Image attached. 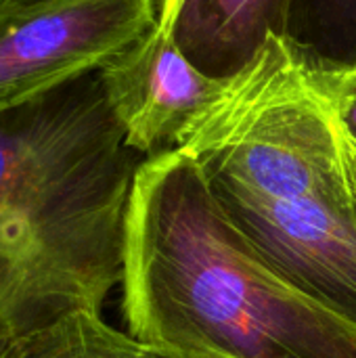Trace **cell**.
<instances>
[{
    "label": "cell",
    "instance_id": "6da1fadb",
    "mask_svg": "<svg viewBox=\"0 0 356 358\" xmlns=\"http://www.w3.org/2000/svg\"><path fill=\"white\" fill-rule=\"evenodd\" d=\"M101 71L0 113V340L101 313L141 166Z\"/></svg>",
    "mask_w": 356,
    "mask_h": 358
},
{
    "label": "cell",
    "instance_id": "7a4b0ae2",
    "mask_svg": "<svg viewBox=\"0 0 356 358\" xmlns=\"http://www.w3.org/2000/svg\"><path fill=\"white\" fill-rule=\"evenodd\" d=\"M124 319L143 346L231 358H356V327L287 283L183 149L141 162L124 243Z\"/></svg>",
    "mask_w": 356,
    "mask_h": 358
},
{
    "label": "cell",
    "instance_id": "3957f363",
    "mask_svg": "<svg viewBox=\"0 0 356 358\" xmlns=\"http://www.w3.org/2000/svg\"><path fill=\"white\" fill-rule=\"evenodd\" d=\"M208 178L283 201L356 206V145L332 80L271 46L180 147Z\"/></svg>",
    "mask_w": 356,
    "mask_h": 358
},
{
    "label": "cell",
    "instance_id": "277c9868",
    "mask_svg": "<svg viewBox=\"0 0 356 358\" xmlns=\"http://www.w3.org/2000/svg\"><path fill=\"white\" fill-rule=\"evenodd\" d=\"M155 23L153 0H42L0 10V113L101 71Z\"/></svg>",
    "mask_w": 356,
    "mask_h": 358
},
{
    "label": "cell",
    "instance_id": "5b68a950",
    "mask_svg": "<svg viewBox=\"0 0 356 358\" xmlns=\"http://www.w3.org/2000/svg\"><path fill=\"white\" fill-rule=\"evenodd\" d=\"M208 180L231 220L287 283L356 327V206L269 199Z\"/></svg>",
    "mask_w": 356,
    "mask_h": 358
},
{
    "label": "cell",
    "instance_id": "8992f818",
    "mask_svg": "<svg viewBox=\"0 0 356 358\" xmlns=\"http://www.w3.org/2000/svg\"><path fill=\"white\" fill-rule=\"evenodd\" d=\"M101 80L128 147L147 157L180 147L231 84L199 71L157 23L105 65Z\"/></svg>",
    "mask_w": 356,
    "mask_h": 358
},
{
    "label": "cell",
    "instance_id": "52a82bcc",
    "mask_svg": "<svg viewBox=\"0 0 356 358\" xmlns=\"http://www.w3.org/2000/svg\"><path fill=\"white\" fill-rule=\"evenodd\" d=\"M292 0H159L157 25L208 78L233 82L285 44Z\"/></svg>",
    "mask_w": 356,
    "mask_h": 358
},
{
    "label": "cell",
    "instance_id": "ba28073f",
    "mask_svg": "<svg viewBox=\"0 0 356 358\" xmlns=\"http://www.w3.org/2000/svg\"><path fill=\"white\" fill-rule=\"evenodd\" d=\"M285 46L317 78L356 73V0H292Z\"/></svg>",
    "mask_w": 356,
    "mask_h": 358
},
{
    "label": "cell",
    "instance_id": "9c48e42d",
    "mask_svg": "<svg viewBox=\"0 0 356 358\" xmlns=\"http://www.w3.org/2000/svg\"><path fill=\"white\" fill-rule=\"evenodd\" d=\"M15 358H143V344L107 325L101 313L78 310L17 342Z\"/></svg>",
    "mask_w": 356,
    "mask_h": 358
},
{
    "label": "cell",
    "instance_id": "30bf717a",
    "mask_svg": "<svg viewBox=\"0 0 356 358\" xmlns=\"http://www.w3.org/2000/svg\"><path fill=\"white\" fill-rule=\"evenodd\" d=\"M334 88H336V105H338L340 120L356 145V73L334 82Z\"/></svg>",
    "mask_w": 356,
    "mask_h": 358
},
{
    "label": "cell",
    "instance_id": "8fae6325",
    "mask_svg": "<svg viewBox=\"0 0 356 358\" xmlns=\"http://www.w3.org/2000/svg\"><path fill=\"white\" fill-rule=\"evenodd\" d=\"M143 358H231L210 350H183V348H159L143 346Z\"/></svg>",
    "mask_w": 356,
    "mask_h": 358
},
{
    "label": "cell",
    "instance_id": "7c38bea8",
    "mask_svg": "<svg viewBox=\"0 0 356 358\" xmlns=\"http://www.w3.org/2000/svg\"><path fill=\"white\" fill-rule=\"evenodd\" d=\"M36 2H42V0H0V10H4V8H21V6H29V4H36Z\"/></svg>",
    "mask_w": 356,
    "mask_h": 358
},
{
    "label": "cell",
    "instance_id": "4fadbf2b",
    "mask_svg": "<svg viewBox=\"0 0 356 358\" xmlns=\"http://www.w3.org/2000/svg\"><path fill=\"white\" fill-rule=\"evenodd\" d=\"M0 358H15V344L0 340Z\"/></svg>",
    "mask_w": 356,
    "mask_h": 358
}]
</instances>
